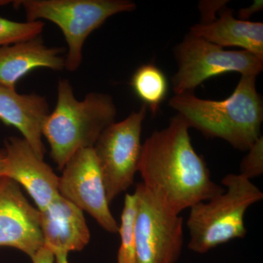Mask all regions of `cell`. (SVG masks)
<instances>
[{
  "label": "cell",
  "instance_id": "cell-1",
  "mask_svg": "<svg viewBox=\"0 0 263 263\" xmlns=\"http://www.w3.org/2000/svg\"><path fill=\"white\" fill-rule=\"evenodd\" d=\"M190 128L180 114L171 118L167 127L145 141L138 165L145 188L177 215L224 191L211 179L206 163L193 148Z\"/></svg>",
  "mask_w": 263,
  "mask_h": 263
},
{
  "label": "cell",
  "instance_id": "cell-2",
  "mask_svg": "<svg viewBox=\"0 0 263 263\" xmlns=\"http://www.w3.org/2000/svg\"><path fill=\"white\" fill-rule=\"evenodd\" d=\"M256 78L241 76L233 94L224 100H204L194 92L185 93L170 99L169 106L204 136L248 151L261 136L263 121L262 99L257 92Z\"/></svg>",
  "mask_w": 263,
  "mask_h": 263
},
{
  "label": "cell",
  "instance_id": "cell-3",
  "mask_svg": "<svg viewBox=\"0 0 263 263\" xmlns=\"http://www.w3.org/2000/svg\"><path fill=\"white\" fill-rule=\"evenodd\" d=\"M57 103L42 126V135L51 146V157L63 170L78 151L93 148L99 137L115 122L117 108L113 98L92 92L78 100L67 79L58 83Z\"/></svg>",
  "mask_w": 263,
  "mask_h": 263
},
{
  "label": "cell",
  "instance_id": "cell-4",
  "mask_svg": "<svg viewBox=\"0 0 263 263\" xmlns=\"http://www.w3.org/2000/svg\"><path fill=\"white\" fill-rule=\"evenodd\" d=\"M221 183L226 187L222 193L190 208L188 248L196 253H206L230 240L245 238L246 212L262 200L260 190L240 174L227 175Z\"/></svg>",
  "mask_w": 263,
  "mask_h": 263
},
{
  "label": "cell",
  "instance_id": "cell-5",
  "mask_svg": "<svg viewBox=\"0 0 263 263\" xmlns=\"http://www.w3.org/2000/svg\"><path fill=\"white\" fill-rule=\"evenodd\" d=\"M27 22L46 19L62 29L68 44L65 60L66 70L76 71L83 60V46L86 38L112 15L133 11L136 3L129 0H20Z\"/></svg>",
  "mask_w": 263,
  "mask_h": 263
},
{
  "label": "cell",
  "instance_id": "cell-6",
  "mask_svg": "<svg viewBox=\"0 0 263 263\" xmlns=\"http://www.w3.org/2000/svg\"><path fill=\"white\" fill-rule=\"evenodd\" d=\"M178 71L172 78L175 95L194 92L204 81L230 72L256 76L263 70V60L250 52L224 48L189 32L174 48Z\"/></svg>",
  "mask_w": 263,
  "mask_h": 263
},
{
  "label": "cell",
  "instance_id": "cell-7",
  "mask_svg": "<svg viewBox=\"0 0 263 263\" xmlns=\"http://www.w3.org/2000/svg\"><path fill=\"white\" fill-rule=\"evenodd\" d=\"M147 106L114 122L99 137L94 148L109 204L134 182L142 152L141 136Z\"/></svg>",
  "mask_w": 263,
  "mask_h": 263
},
{
  "label": "cell",
  "instance_id": "cell-8",
  "mask_svg": "<svg viewBox=\"0 0 263 263\" xmlns=\"http://www.w3.org/2000/svg\"><path fill=\"white\" fill-rule=\"evenodd\" d=\"M136 263H175L183 245V219L152 196L143 183L136 186Z\"/></svg>",
  "mask_w": 263,
  "mask_h": 263
},
{
  "label": "cell",
  "instance_id": "cell-9",
  "mask_svg": "<svg viewBox=\"0 0 263 263\" xmlns=\"http://www.w3.org/2000/svg\"><path fill=\"white\" fill-rule=\"evenodd\" d=\"M58 189L61 196L89 213L103 229L110 233H119V226L109 209L94 148H83L71 157L59 178Z\"/></svg>",
  "mask_w": 263,
  "mask_h": 263
},
{
  "label": "cell",
  "instance_id": "cell-10",
  "mask_svg": "<svg viewBox=\"0 0 263 263\" xmlns=\"http://www.w3.org/2000/svg\"><path fill=\"white\" fill-rule=\"evenodd\" d=\"M44 246L40 211L24 197L18 183L0 179V247H13L32 258Z\"/></svg>",
  "mask_w": 263,
  "mask_h": 263
},
{
  "label": "cell",
  "instance_id": "cell-11",
  "mask_svg": "<svg viewBox=\"0 0 263 263\" xmlns=\"http://www.w3.org/2000/svg\"><path fill=\"white\" fill-rule=\"evenodd\" d=\"M4 177L22 185L43 212L59 193V178L51 166L37 157L24 138L10 137L5 141Z\"/></svg>",
  "mask_w": 263,
  "mask_h": 263
},
{
  "label": "cell",
  "instance_id": "cell-12",
  "mask_svg": "<svg viewBox=\"0 0 263 263\" xmlns=\"http://www.w3.org/2000/svg\"><path fill=\"white\" fill-rule=\"evenodd\" d=\"M40 224L44 246L53 253L81 251L89 243L90 232L83 211L60 195L40 212Z\"/></svg>",
  "mask_w": 263,
  "mask_h": 263
},
{
  "label": "cell",
  "instance_id": "cell-13",
  "mask_svg": "<svg viewBox=\"0 0 263 263\" xmlns=\"http://www.w3.org/2000/svg\"><path fill=\"white\" fill-rule=\"evenodd\" d=\"M49 114V105L45 97L20 95L15 89L0 86V121L18 129L42 160L46 152L42 141V126Z\"/></svg>",
  "mask_w": 263,
  "mask_h": 263
},
{
  "label": "cell",
  "instance_id": "cell-14",
  "mask_svg": "<svg viewBox=\"0 0 263 263\" xmlns=\"http://www.w3.org/2000/svg\"><path fill=\"white\" fill-rule=\"evenodd\" d=\"M62 48H48L41 35L0 47V86L15 89L17 81L37 68L61 70L65 59Z\"/></svg>",
  "mask_w": 263,
  "mask_h": 263
},
{
  "label": "cell",
  "instance_id": "cell-15",
  "mask_svg": "<svg viewBox=\"0 0 263 263\" xmlns=\"http://www.w3.org/2000/svg\"><path fill=\"white\" fill-rule=\"evenodd\" d=\"M190 32L222 48H242L263 60V24L235 18L230 8L221 10L212 23L193 26Z\"/></svg>",
  "mask_w": 263,
  "mask_h": 263
},
{
  "label": "cell",
  "instance_id": "cell-16",
  "mask_svg": "<svg viewBox=\"0 0 263 263\" xmlns=\"http://www.w3.org/2000/svg\"><path fill=\"white\" fill-rule=\"evenodd\" d=\"M131 86L152 114H157L168 89L164 72L153 64L142 65L133 74Z\"/></svg>",
  "mask_w": 263,
  "mask_h": 263
},
{
  "label": "cell",
  "instance_id": "cell-17",
  "mask_svg": "<svg viewBox=\"0 0 263 263\" xmlns=\"http://www.w3.org/2000/svg\"><path fill=\"white\" fill-rule=\"evenodd\" d=\"M138 197L136 193L127 194L124 198L119 233L121 246L118 252V263H136V223Z\"/></svg>",
  "mask_w": 263,
  "mask_h": 263
},
{
  "label": "cell",
  "instance_id": "cell-18",
  "mask_svg": "<svg viewBox=\"0 0 263 263\" xmlns=\"http://www.w3.org/2000/svg\"><path fill=\"white\" fill-rule=\"evenodd\" d=\"M44 27L45 23L41 20L22 23L0 17V47L37 37Z\"/></svg>",
  "mask_w": 263,
  "mask_h": 263
},
{
  "label": "cell",
  "instance_id": "cell-19",
  "mask_svg": "<svg viewBox=\"0 0 263 263\" xmlns=\"http://www.w3.org/2000/svg\"><path fill=\"white\" fill-rule=\"evenodd\" d=\"M240 163V174L249 180L263 174V138L261 136L248 150Z\"/></svg>",
  "mask_w": 263,
  "mask_h": 263
},
{
  "label": "cell",
  "instance_id": "cell-20",
  "mask_svg": "<svg viewBox=\"0 0 263 263\" xmlns=\"http://www.w3.org/2000/svg\"><path fill=\"white\" fill-rule=\"evenodd\" d=\"M228 1H200L199 3V10L200 12L201 19L200 24H209L216 21V14L217 12L226 8Z\"/></svg>",
  "mask_w": 263,
  "mask_h": 263
},
{
  "label": "cell",
  "instance_id": "cell-21",
  "mask_svg": "<svg viewBox=\"0 0 263 263\" xmlns=\"http://www.w3.org/2000/svg\"><path fill=\"white\" fill-rule=\"evenodd\" d=\"M31 259L33 263H56L54 253L46 246L39 249Z\"/></svg>",
  "mask_w": 263,
  "mask_h": 263
},
{
  "label": "cell",
  "instance_id": "cell-22",
  "mask_svg": "<svg viewBox=\"0 0 263 263\" xmlns=\"http://www.w3.org/2000/svg\"><path fill=\"white\" fill-rule=\"evenodd\" d=\"M262 8L263 2L262 0H256L248 8H242L239 10L238 18H240V20L248 21L249 18L254 13L262 10Z\"/></svg>",
  "mask_w": 263,
  "mask_h": 263
},
{
  "label": "cell",
  "instance_id": "cell-23",
  "mask_svg": "<svg viewBox=\"0 0 263 263\" xmlns=\"http://www.w3.org/2000/svg\"><path fill=\"white\" fill-rule=\"evenodd\" d=\"M55 259H56V263H68L67 261V252H62V251H59V252H54Z\"/></svg>",
  "mask_w": 263,
  "mask_h": 263
},
{
  "label": "cell",
  "instance_id": "cell-24",
  "mask_svg": "<svg viewBox=\"0 0 263 263\" xmlns=\"http://www.w3.org/2000/svg\"><path fill=\"white\" fill-rule=\"evenodd\" d=\"M5 164V151L0 149V179L4 177Z\"/></svg>",
  "mask_w": 263,
  "mask_h": 263
},
{
  "label": "cell",
  "instance_id": "cell-25",
  "mask_svg": "<svg viewBox=\"0 0 263 263\" xmlns=\"http://www.w3.org/2000/svg\"><path fill=\"white\" fill-rule=\"evenodd\" d=\"M10 3H12V1H7V0H0V6L9 4Z\"/></svg>",
  "mask_w": 263,
  "mask_h": 263
}]
</instances>
